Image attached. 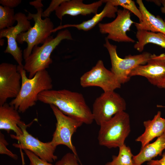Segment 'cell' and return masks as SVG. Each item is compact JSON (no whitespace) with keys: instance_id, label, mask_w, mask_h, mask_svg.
I'll use <instances>...</instances> for the list:
<instances>
[{"instance_id":"cell-10","label":"cell","mask_w":165,"mask_h":165,"mask_svg":"<svg viewBox=\"0 0 165 165\" xmlns=\"http://www.w3.org/2000/svg\"><path fill=\"white\" fill-rule=\"evenodd\" d=\"M80 83L83 87H100L104 92L114 91L120 88L121 85L112 71L105 67L101 60H99L91 69L82 75Z\"/></svg>"},{"instance_id":"cell-24","label":"cell","mask_w":165,"mask_h":165,"mask_svg":"<svg viewBox=\"0 0 165 165\" xmlns=\"http://www.w3.org/2000/svg\"><path fill=\"white\" fill-rule=\"evenodd\" d=\"M112 5L117 7L120 6L132 12L139 19V22L142 20L141 15L135 2L132 0H107Z\"/></svg>"},{"instance_id":"cell-25","label":"cell","mask_w":165,"mask_h":165,"mask_svg":"<svg viewBox=\"0 0 165 165\" xmlns=\"http://www.w3.org/2000/svg\"><path fill=\"white\" fill-rule=\"evenodd\" d=\"M76 157L73 153H68L55 165H79Z\"/></svg>"},{"instance_id":"cell-21","label":"cell","mask_w":165,"mask_h":165,"mask_svg":"<svg viewBox=\"0 0 165 165\" xmlns=\"http://www.w3.org/2000/svg\"><path fill=\"white\" fill-rule=\"evenodd\" d=\"M138 40L134 48L139 52H142L148 43H153L165 48V34L142 30H137L136 34Z\"/></svg>"},{"instance_id":"cell-11","label":"cell","mask_w":165,"mask_h":165,"mask_svg":"<svg viewBox=\"0 0 165 165\" xmlns=\"http://www.w3.org/2000/svg\"><path fill=\"white\" fill-rule=\"evenodd\" d=\"M130 13V12L125 9H118L117 16L113 21L98 24L100 32L108 34L106 38L108 40L119 42H135V41L127 34L132 25L135 23L131 19Z\"/></svg>"},{"instance_id":"cell-2","label":"cell","mask_w":165,"mask_h":165,"mask_svg":"<svg viewBox=\"0 0 165 165\" xmlns=\"http://www.w3.org/2000/svg\"><path fill=\"white\" fill-rule=\"evenodd\" d=\"M17 69L21 76V88L17 96L9 104L19 112L23 113L36 105L38 96L41 92L53 88L52 79L46 70L37 72L33 77H27L24 65H17Z\"/></svg>"},{"instance_id":"cell-8","label":"cell","mask_w":165,"mask_h":165,"mask_svg":"<svg viewBox=\"0 0 165 165\" xmlns=\"http://www.w3.org/2000/svg\"><path fill=\"white\" fill-rule=\"evenodd\" d=\"M50 105L57 120L56 129L51 142L56 147L61 145L66 146L77 156L76 149L72 142L71 138L83 123L65 115L55 105Z\"/></svg>"},{"instance_id":"cell-34","label":"cell","mask_w":165,"mask_h":165,"mask_svg":"<svg viewBox=\"0 0 165 165\" xmlns=\"http://www.w3.org/2000/svg\"><path fill=\"white\" fill-rule=\"evenodd\" d=\"M157 107H165V106H163L162 105H157Z\"/></svg>"},{"instance_id":"cell-9","label":"cell","mask_w":165,"mask_h":165,"mask_svg":"<svg viewBox=\"0 0 165 165\" xmlns=\"http://www.w3.org/2000/svg\"><path fill=\"white\" fill-rule=\"evenodd\" d=\"M33 122L28 125L23 122L19 125L22 130V134L20 136L10 135L11 138L18 141V143H14L13 146L16 148L29 150L48 162L50 163L55 161L57 158V156L54 154L56 147L51 141L43 142L32 136L27 130V127Z\"/></svg>"},{"instance_id":"cell-4","label":"cell","mask_w":165,"mask_h":165,"mask_svg":"<svg viewBox=\"0 0 165 165\" xmlns=\"http://www.w3.org/2000/svg\"><path fill=\"white\" fill-rule=\"evenodd\" d=\"M64 39L72 40L70 31L67 29L59 31L55 38L50 36L40 46L33 48L31 53L25 60L24 70L32 78L39 71L46 70L52 62L51 54L55 49Z\"/></svg>"},{"instance_id":"cell-20","label":"cell","mask_w":165,"mask_h":165,"mask_svg":"<svg viewBox=\"0 0 165 165\" xmlns=\"http://www.w3.org/2000/svg\"><path fill=\"white\" fill-rule=\"evenodd\" d=\"M165 149V132L157 138L154 142L149 143L141 148L139 153L133 157L134 165H141L146 161H149L159 155H162Z\"/></svg>"},{"instance_id":"cell-19","label":"cell","mask_w":165,"mask_h":165,"mask_svg":"<svg viewBox=\"0 0 165 165\" xmlns=\"http://www.w3.org/2000/svg\"><path fill=\"white\" fill-rule=\"evenodd\" d=\"M139 9L141 15L142 20L135 23L137 30H142L154 32H161L165 34V22L159 16H155L146 8L142 0H137Z\"/></svg>"},{"instance_id":"cell-32","label":"cell","mask_w":165,"mask_h":165,"mask_svg":"<svg viewBox=\"0 0 165 165\" xmlns=\"http://www.w3.org/2000/svg\"><path fill=\"white\" fill-rule=\"evenodd\" d=\"M156 57L158 58L165 60V54L164 53L161 54L159 55H156Z\"/></svg>"},{"instance_id":"cell-22","label":"cell","mask_w":165,"mask_h":165,"mask_svg":"<svg viewBox=\"0 0 165 165\" xmlns=\"http://www.w3.org/2000/svg\"><path fill=\"white\" fill-rule=\"evenodd\" d=\"M119 148L118 155L113 156L112 161L107 163L105 165H134V156L130 148L124 144Z\"/></svg>"},{"instance_id":"cell-26","label":"cell","mask_w":165,"mask_h":165,"mask_svg":"<svg viewBox=\"0 0 165 165\" xmlns=\"http://www.w3.org/2000/svg\"><path fill=\"white\" fill-rule=\"evenodd\" d=\"M8 143L5 139L4 135L0 133V154L6 155L13 159L16 160L18 159L17 155L13 153L7 148Z\"/></svg>"},{"instance_id":"cell-23","label":"cell","mask_w":165,"mask_h":165,"mask_svg":"<svg viewBox=\"0 0 165 165\" xmlns=\"http://www.w3.org/2000/svg\"><path fill=\"white\" fill-rule=\"evenodd\" d=\"M14 9L0 6V30L13 26L16 20Z\"/></svg>"},{"instance_id":"cell-33","label":"cell","mask_w":165,"mask_h":165,"mask_svg":"<svg viewBox=\"0 0 165 165\" xmlns=\"http://www.w3.org/2000/svg\"><path fill=\"white\" fill-rule=\"evenodd\" d=\"M161 88L165 89V82L161 87Z\"/></svg>"},{"instance_id":"cell-17","label":"cell","mask_w":165,"mask_h":165,"mask_svg":"<svg viewBox=\"0 0 165 165\" xmlns=\"http://www.w3.org/2000/svg\"><path fill=\"white\" fill-rule=\"evenodd\" d=\"M161 115V112L159 111L152 119L143 122L145 131L135 140L136 141L141 143V148L165 132V118H162Z\"/></svg>"},{"instance_id":"cell-7","label":"cell","mask_w":165,"mask_h":165,"mask_svg":"<svg viewBox=\"0 0 165 165\" xmlns=\"http://www.w3.org/2000/svg\"><path fill=\"white\" fill-rule=\"evenodd\" d=\"M125 100L114 91L104 92L96 98L93 105L94 120L100 126L111 119L116 114L124 111Z\"/></svg>"},{"instance_id":"cell-31","label":"cell","mask_w":165,"mask_h":165,"mask_svg":"<svg viewBox=\"0 0 165 165\" xmlns=\"http://www.w3.org/2000/svg\"><path fill=\"white\" fill-rule=\"evenodd\" d=\"M161 4L162 5V6L161 8L160 9L161 12L164 13L165 15V0H160ZM165 22V18L164 20Z\"/></svg>"},{"instance_id":"cell-18","label":"cell","mask_w":165,"mask_h":165,"mask_svg":"<svg viewBox=\"0 0 165 165\" xmlns=\"http://www.w3.org/2000/svg\"><path fill=\"white\" fill-rule=\"evenodd\" d=\"M18 111L14 107L6 103L0 106V129L9 133L13 131L16 136L23 134L19 125L23 121Z\"/></svg>"},{"instance_id":"cell-27","label":"cell","mask_w":165,"mask_h":165,"mask_svg":"<svg viewBox=\"0 0 165 165\" xmlns=\"http://www.w3.org/2000/svg\"><path fill=\"white\" fill-rule=\"evenodd\" d=\"M24 150L29 160V165H55L41 159L29 150L27 149Z\"/></svg>"},{"instance_id":"cell-5","label":"cell","mask_w":165,"mask_h":165,"mask_svg":"<svg viewBox=\"0 0 165 165\" xmlns=\"http://www.w3.org/2000/svg\"><path fill=\"white\" fill-rule=\"evenodd\" d=\"M100 126L99 144L109 148H119L125 144L130 132L129 115L125 111L120 112Z\"/></svg>"},{"instance_id":"cell-15","label":"cell","mask_w":165,"mask_h":165,"mask_svg":"<svg viewBox=\"0 0 165 165\" xmlns=\"http://www.w3.org/2000/svg\"><path fill=\"white\" fill-rule=\"evenodd\" d=\"M82 0H67L62 3L55 10L56 16L62 21L65 15L76 16L79 15L86 16L97 13L99 8L104 3L103 0L86 4Z\"/></svg>"},{"instance_id":"cell-29","label":"cell","mask_w":165,"mask_h":165,"mask_svg":"<svg viewBox=\"0 0 165 165\" xmlns=\"http://www.w3.org/2000/svg\"><path fill=\"white\" fill-rule=\"evenodd\" d=\"M21 2V0H0V4L3 6L13 9L17 6Z\"/></svg>"},{"instance_id":"cell-1","label":"cell","mask_w":165,"mask_h":165,"mask_svg":"<svg viewBox=\"0 0 165 165\" xmlns=\"http://www.w3.org/2000/svg\"><path fill=\"white\" fill-rule=\"evenodd\" d=\"M38 100L55 105L65 115L83 123L90 124L94 121L92 111L80 93L66 89H52L40 93Z\"/></svg>"},{"instance_id":"cell-3","label":"cell","mask_w":165,"mask_h":165,"mask_svg":"<svg viewBox=\"0 0 165 165\" xmlns=\"http://www.w3.org/2000/svg\"><path fill=\"white\" fill-rule=\"evenodd\" d=\"M30 4L36 9V13L28 12L27 16L28 20L33 19L34 26L25 32L19 34L16 38V42L20 44L27 43V46L23 51V57L26 59L31 53L34 47L39 44H43L51 36L54 29V25L49 17L44 19L42 18L43 5L42 0H37L30 2Z\"/></svg>"},{"instance_id":"cell-14","label":"cell","mask_w":165,"mask_h":165,"mask_svg":"<svg viewBox=\"0 0 165 165\" xmlns=\"http://www.w3.org/2000/svg\"><path fill=\"white\" fill-rule=\"evenodd\" d=\"M145 65H139L130 72L129 77L140 76L147 79L152 85L161 88L165 82V60L158 58L155 54Z\"/></svg>"},{"instance_id":"cell-28","label":"cell","mask_w":165,"mask_h":165,"mask_svg":"<svg viewBox=\"0 0 165 165\" xmlns=\"http://www.w3.org/2000/svg\"><path fill=\"white\" fill-rule=\"evenodd\" d=\"M67 0H52L48 7L42 14V17H49L51 13L56 10L57 8L63 2Z\"/></svg>"},{"instance_id":"cell-6","label":"cell","mask_w":165,"mask_h":165,"mask_svg":"<svg viewBox=\"0 0 165 165\" xmlns=\"http://www.w3.org/2000/svg\"><path fill=\"white\" fill-rule=\"evenodd\" d=\"M104 46L107 50L110 57L111 71L121 84L129 81V75L132 70L139 65L146 64L151 58L152 54L147 52L136 55L130 54L122 58L117 54V46L110 43L106 38Z\"/></svg>"},{"instance_id":"cell-13","label":"cell","mask_w":165,"mask_h":165,"mask_svg":"<svg viewBox=\"0 0 165 165\" xmlns=\"http://www.w3.org/2000/svg\"><path fill=\"white\" fill-rule=\"evenodd\" d=\"M15 16L17 24L0 30V38L5 37L7 39V46L4 53L11 54L18 65L22 66V50L18 46L16 39L19 34L27 31L32 26L27 16L24 13H17L15 14Z\"/></svg>"},{"instance_id":"cell-12","label":"cell","mask_w":165,"mask_h":165,"mask_svg":"<svg viewBox=\"0 0 165 165\" xmlns=\"http://www.w3.org/2000/svg\"><path fill=\"white\" fill-rule=\"evenodd\" d=\"M17 66L3 62L0 65V106L10 98H15L21 86V76Z\"/></svg>"},{"instance_id":"cell-16","label":"cell","mask_w":165,"mask_h":165,"mask_svg":"<svg viewBox=\"0 0 165 165\" xmlns=\"http://www.w3.org/2000/svg\"><path fill=\"white\" fill-rule=\"evenodd\" d=\"M103 1L104 3H106L103 10L100 13L95 14L91 19L83 21L79 24L60 25L57 28H54L52 31V33L63 28L70 27L75 28L79 30L88 31L92 29L97 24H98L105 17L115 18L116 13L118 10V7L112 5L107 0H103Z\"/></svg>"},{"instance_id":"cell-30","label":"cell","mask_w":165,"mask_h":165,"mask_svg":"<svg viewBox=\"0 0 165 165\" xmlns=\"http://www.w3.org/2000/svg\"><path fill=\"white\" fill-rule=\"evenodd\" d=\"M148 165H165V152L162 155V157L160 160H152L148 162Z\"/></svg>"}]
</instances>
